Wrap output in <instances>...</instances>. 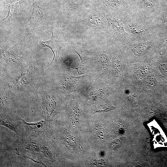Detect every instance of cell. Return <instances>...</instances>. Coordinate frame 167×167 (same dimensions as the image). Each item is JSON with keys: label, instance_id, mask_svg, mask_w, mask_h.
Listing matches in <instances>:
<instances>
[{"label": "cell", "instance_id": "obj_10", "mask_svg": "<svg viewBox=\"0 0 167 167\" xmlns=\"http://www.w3.org/2000/svg\"><path fill=\"white\" fill-rule=\"evenodd\" d=\"M101 56V62L106 66L108 67L109 65V60L107 56L105 54H102Z\"/></svg>", "mask_w": 167, "mask_h": 167}, {"label": "cell", "instance_id": "obj_3", "mask_svg": "<svg viewBox=\"0 0 167 167\" xmlns=\"http://www.w3.org/2000/svg\"><path fill=\"white\" fill-rule=\"evenodd\" d=\"M125 28L129 33L134 35L142 36L148 33L149 30L148 28L141 23L128 19L124 22Z\"/></svg>", "mask_w": 167, "mask_h": 167}, {"label": "cell", "instance_id": "obj_1", "mask_svg": "<svg viewBox=\"0 0 167 167\" xmlns=\"http://www.w3.org/2000/svg\"><path fill=\"white\" fill-rule=\"evenodd\" d=\"M41 139L24 134L15 149L17 154L43 164Z\"/></svg>", "mask_w": 167, "mask_h": 167}, {"label": "cell", "instance_id": "obj_11", "mask_svg": "<svg viewBox=\"0 0 167 167\" xmlns=\"http://www.w3.org/2000/svg\"><path fill=\"white\" fill-rule=\"evenodd\" d=\"M161 19L163 22L167 23V12L163 13L161 15Z\"/></svg>", "mask_w": 167, "mask_h": 167}, {"label": "cell", "instance_id": "obj_5", "mask_svg": "<svg viewBox=\"0 0 167 167\" xmlns=\"http://www.w3.org/2000/svg\"><path fill=\"white\" fill-rule=\"evenodd\" d=\"M151 41L141 42L133 45L131 50L137 56H143L147 52L151 45Z\"/></svg>", "mask_w": 167, "mask_h": 167}, {"label": "cell", "instance_id": "obj_4", "mask_svg": "<svg viewBox=\"0 0 167 167\" xmlns=\"http://www.w3.org/2000/svg\"><path fill=\"white\" fill-rule=\"evenodd\" d=\"M0 119L1 125L5 126L11 131L17 133L19 126L18 119L4 113L1 114Z\"/></svg>", "mask_w": 167, "mask_h": 167}, {"label": "cell", "instance_id": "obj_13", "mask_svg": "<svg viewBox=\"0 0 167 167\" xmlns=\"http://www.w3.org/2000/svg\"><path fill=\"white\" fill-rule=\"evenodd\" d=\"M166 44H167V40L166 41Z\"/></svg>", "mask_w": 167, "mask_h": 167}, {"label": "cell", "instance_id": "obj_2", "mask_svg": "<svg viewBox=\"0 0 167 167\" xmlns=\"http://www.w3.org/2000/svg\"><path fill=\"white\" fill-rule=\"evenodd\" d=\"M25 130L24 134L38 138H49L51 129L49 121L41 120L37 122L28 123L21 119Z\"/></svg>", "mask_w": 167, "mask_h": 167}, {"label": "cell", "instance_id": "obj_6", "mask_svg": "<svg viewBox=\"0 0 167 167\" xmlns=\"http://www.w3.org/2000/svg\"><path fill=\"white\" fill-rule=\"evenodd\" d=\"M136 7L152 10L160 4V0H135Z\"/></svg>", "mask_w": 167, "mask_h": 167}, {"label": "cell", "instance_id": "obj_12", "mask_svg": "<svg viewBox=\"0 0 167 167\" xmlns=\"http://www.w3.org/2000/svg\"><path fill=\"white\" fill-rule=\"evenodd\" d=\"M164 0V1H167V0Z\"/></svg>", "mask_w": 167, "mask_h": 167}, {"label": "cell", "instance_id": "obj_8", "mask_svg": "<svg viewBox=\"0 0 167 167\" xmlns=\"http://www.w3.org/2000/svg\"><path fill=\"white\" fill-rule=\"evenodd\" d=\"M159 68L162 74L165 75H167V65L162 63L160 65Z\"/></svg>", "mask_w": 167, "mask_h": 167}, {"label": "cell", "instance_id": "obj_7", "mask_svg": "<svg viewBox=\"0 0 167 167\" xmlns=\"http://www.w3.org/2000/svg\"><path fill=\"white\" fill-rule=\"evenodd\" d=\"M113 66L117 72H121L122 71V65L119 61H115L113 64Z\"/></svg>", "mask_w": 167, "mask_h": 167}, {"label": "cell", "instance_id": "obj_9", "mask_svg": "<svg viewBox=\"0 0 167 167\" xmlns=\"http://www.w3.org/2000/svg\"><path fill=\"white\" fill-rule=\"evenodd\" d=\"M147 72L146 68L144 66H141L138 72V76H140V77H143L145 74Z\"/></svg>", "mask_w": 167, "mask_h": 167}]
</instances>
